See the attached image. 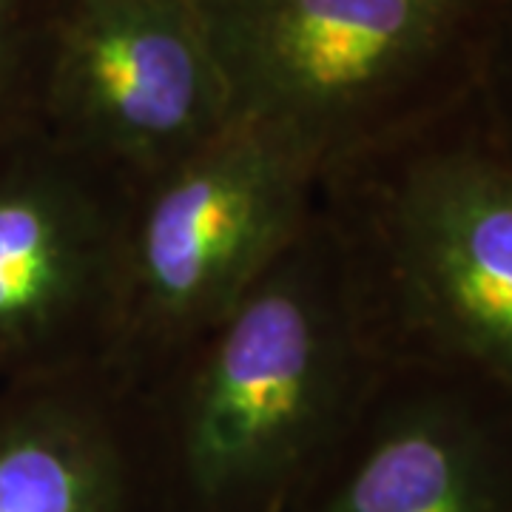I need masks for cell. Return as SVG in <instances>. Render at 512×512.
I'll return each mask as SVG.
<instances>
[{"instance_id":"6da1fadb","label":"cell","mask_w":512,"mask_h":512,"mask_svg":"<svg viewBox=\"0 0 512 512\" xmlns=\"http://www.w3.org/2000/svg\"><path fill=\"white\" fill-rule=\"evenodd\" d=\"M382 362L322 205L268 271L137 384L174 512H282Z\"/></svg>"},{"instance_id":"7a4b0ae2","label":"cell","mask_w":512,"mask_h":512,"mask_svg":"<svg viewBox=\"0 0 512 512\" xmlns=\"http://www.w3.org/2000/svg\"><path fill=\"white\" fill-rule=\"evenodd\" d=\"M319 205L382 365L458 367L512 393V157L481 89L330 168Z\"/></svg>"},{"instance_id":"3957f363","label":"cell","mask_w":512,"mask_h":512,"mask_svg":"<svg viewBox=\"0 0 512 512\" xmlns=\"http://www.w3.org/2000/svg\"><path fill=\"white\" fill-rule=\"evenodd\" d=\"M231 123L330 168L481 89L512 0H194Z\"/></svg>"},{"instance_id":"277c9868","label":"cell","mask_w":512,"mask_h":512,"mask_svg":"<svg viewBox=\"0 0 512 512\" xmlns=\"http://www.w3.org/2000/svg\"><path fill=\"white\" fill-rule=\"evenodd\" d=\"M319 191V165L237 120L134 185L111 370L137 387L222 319L311 222Z\"/></svg>"},{"instance_id":"5b68a950","label":"cell","mask_w":512,"mask_h":512,"mask_svg":"<svg viewBox=\"0 0 512 512\" xmlns=\"http://www.w3.org/2000/svg\"><path fill=\"white\" fill-rule=\"evenodd\" d=\"M134 185L37 123L0 134V384L109 367Z\"/></svg>"},{"instance_id":"8992f818","label":"cell","mask_w":512,"mask_h":512,"mask_svg":"<svg viewBox=\"0 0 512 512\" xmlns=\"http://www.w3.org/2000/svg\"><path fill=\"white\" fill-rule=\"evenodd\" d=\"M37 126L143 183L231 126L194 0H63L46 26Z\"/></svg>"},{"instance_id":"52a82bcc","label":"cell","mask_w":512,"mask_h":512,"mask_svg":"<svg viewBox=\"0 0 512 512\" xmlns=\"http://www.w3.org/2000/svg\"><path fill=\"white\" fill-rule=\"evenodd\" d=\"M282 512H512V393L436 365H382Z\"/></svg>"},{"instance_id":"ba28073f","label":"cell","mask_w":512,"mask_h":512,"mask_svg":"<svg viewBox=\"0 0 512 512\" xmlns=\"http://www.w3.org/2000/svg\"><path fill=\"white\" fill-rule=\"evenodd\" d=\"M0 512H174L140 390L111 367L0 384Z\"/></svg>"},{"instance_id":"9c48e42d","label":"cell","mask_w":512,"mask_h":512,"mask_svg":"<svg viewBox=\"0 0 512 512\" xmlns=\"http://www.w3.org/2000/svg\"><path fill=\"white\" fill-rule=\"evenodd\" d=\"M37 83L26 66L23 0H0V134L37 123Z\"/></svg>"},{"instance_id":"30bf717a","label":"cell","mask_w":512,"mask_h":512,"mask_svg":"<svg viewBox=\"0 0 512 512\" xmlns=\"http://www.w3.org/2000/svg\"><path fill=\"white\" fill-rule=\"evenodd\" d=\"M481 97L495 128V137L512 157V12L498 37L487 77L481 83Z\"/></svg>"}]
</instances>
